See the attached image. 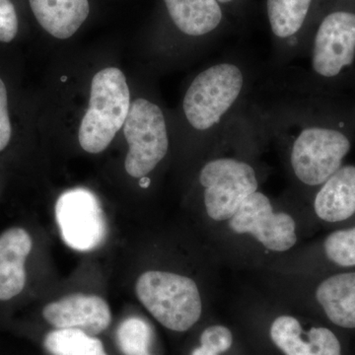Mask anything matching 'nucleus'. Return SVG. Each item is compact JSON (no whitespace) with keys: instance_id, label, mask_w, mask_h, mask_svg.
<instances>
[{"instance_id":"1","label":"nucleus","mask_w":355,"mask_h":355,"mask_svg":"<svg viewBox=\"0 0 355 355\" xmlns=\"http://www.w3.org/2000/svg\"><path fill=\"white\" fill-rule=\"evenodd\" d=\"M261 80L250 103L261 137L279 146L293 179L313 193L352 150L354 102L343 92L314 87L300 72Z\"/></svg>"},{"instance_id":"2","label":"nucleus","mask_w":355,"mask_h":355,"mask_svg":"<svg viewBox=\"0 0 355 355\" xmlns=\"http://www.w3.org/2000/svg\"><path fill=\"white\" fill-rule=\"evenodd\" d=\"M263 70L250 58L229 55L198 72L182 101L189 127L217 146L249 105Z\"/></svg>"},{"instance_id":"3","label":"nucleus","mask_w":355,"mask_h":355,"mask_svg":"<svg viewBox=\"0 0 355 355\" xmlns=\"http://www.w3.org/2000/svg\"><path fill=\"white\" fill-rule=\"evenodd\" d=\"M300 72L314 87L343 92L355 84V8L338 6L323 14L311 34Z\"/></svg>"},{"instance_id":"4","label":"nucleus","mask_w":355,"mask_h":355,"mask_svg":"<svg viewBox=\"0 0 355 355\" xmlns=\"http://www.w3.org/2000/svg\"><path fill=\"white\" fill-rule=\"evenodd\" d=\"M253 125L249 103L240 121L235 153L222 154L220 150V155L209 159L200 169L198 183L202 188L203 205L212 220H230L246 198L260 188V177L254 163L238 153Z\"/></svg>"},{"instance_id":"5","label":"nucleus","mask_w":355,"mask_h":355,"mask_svg":"<svg viewBox=\"0 0 355 355\" xmlns=\"http://www.w3.org/2000/svg\"><path fill=\"white\" fill-rule=\"evenodd\" d=\"M130 89L123 71L100 70L91 83L90 100L78 130V141L88 153H102L123 127L130 108Z\"/></svg>"},{"instance_id":"6","label":"nucleus","mask_w":355,"mask_h":355,"mask_svg":"<svg viewBox=\"0 0 355 355\" xmlns=\"http://www.w3.org/2000/svg\"><path fill=\"white\" fill-rule=\"evenodd\" d=\"M135 291L147 311L169 330H190L202 316L200 291L190 277L149 270L140 275Z\"/></svg>"},{"instance_id":"7","label":"nucleus","mask_w":355,"mask_h":355,"mask_svg":"<svg viewBox=\"0 0 355 355\" xmlns=\"http://www.w3.org/2000/svg\"><path fill=\"white\" fill-rule=\"evenodd\" d=\"M123 135L130 147L125 171L133 178L141 179L150 174L169 151V132L163 110L144 98L130 104Z\"/></svg>"},{"instance_id":"8","label":"nucleus","mask_w":355,"mask_h":355,"mask_svg":"<svg viewBox=\"0 0 355 355\" xmlns=\"http://www.w3.org/2000/svg\"><path fill=\"white\" fill-rule=\"evenodd\" d=\"M317 0H266V16L273 41L272 64L284 69L292 60L304 58Z\"/></svg>"},{"instance_id":"9","label":"nucleus","mask_w":355,"mask_h":355,"mask_svg":"<svg viewBox=\"0 0 355 355\" xmlns=\"http://www.w3.org/2000/svg\"><path fill=\"white\" fill-rule=\"evenodd\" d=\"M236 234H250L266 249L286 252L297 242L296 223L291 214L275 211L270 198L257 191L242 203L229 220Z\"/></svg>"},{"instance_id":"10","label":"nucleus","mask_w":355,"mask_h":355,"mask_svg":"<svg viewBox=\"0 0 355 355\" xmlns=\"http://www.w3.org/2000/svg\"><path fill=\"white\" fill-rule=\"evenodd\" d=\"M62 240L77 251L96 249L106 238L107 223L97 197L86 189L65 191L55 205Z\"/></svg>"},{"instance_id":"11","label":"nucleus","mask_w":355,"mask_h":355,"mask_svg":"<svg viewBox=\"0 0 355 355\" xmlns=\"http://www.w3.org/2000/svg\"><path fill=\"white\" fill-rule=\"evenodd\" d=\"M43 317L55 329H73L90 336L102 333L112 322L108 303L85 294H71L44 306Z\"/></svg>"},{"instance_id":"12","label":"nucleus","mask_w":355,"mask_h":355,"mask_svg":"<svg viewBox=\"0 0 355 355\" xmlns=\"http://www.w3.org/2000/svg\"><path fill=\"white\" fill-rule=\"evenodd\" d=\"M312 209L327 225L355 224V164H343L313 193Z\"/></svg>"},{"instance_id":"13","label":"nucleus","mask_w":355,"mask_h":355,"mask_svg":"<svg viewBox=\"0 0 355 355\" xmlns=\"http://www.w3.org/2000/svg\"><path fill=\"white\" fill-rule=\"evenodd\" d=\"M275 347L284 355H343L338 335L329 327H311L305 331L295 317L275 318L270 330Z\"/></svg>"},{"instance_id":"14","label":"nucleus","mask_w":355,"mask_h":355,"mask_svg":"<svg viewBox=\"0 0 355 355\" xmlns=\"http://www.w3.org/2000/svg\"><path fill=\"white\" fill-rule=\"evenodd\" d=\"M315 302L333 326L355 330V270L328 272L315 287Z\"/></svg>"},{"instance_id":"15","label":"nucleus","mask_w":355,"mask_h":355,"mask_svg":"<svg viewBox=\"0 0 355 355\" xmlns=\"http://www.w3.org/2000/svg\"><path fill=\"white\" fill-rule=\"evenodd\" d=\"M33 240L26 229L11 227L0 234V301L12 300L27 284L26 261Z\"/></svg>"},{"instance_id":"16","label":"nucleus","mask_w":355,"mask_h":355,"mask_svg":"<svg viewBox=\"0 0 355 355\" xmlns=\"http://www.w3.org/2000/svg\"><path fill=\"white\" fill-rule=\"evenodd\" d=\"M173 24L184 36L205 39L221 31L224 8L217 0H164Z\"/></svg>"},{"instance_id":"17","label":"nucleus","mask_w":355,"mask_h":355,"mask_svg":"<svg viewBox=\"0 0 355 355\" xmlns=\"http://www.w3.org/2000/svg\"><path fill=\"white\" fill-rule=\"evenodd\" d=\"M35 19L57 39H69L90 13L88 0H28Z\"/></svg>"},{"instance_id":"18","label":"nucleus","mask_w":355,"mask_h":355,"mask_svg":"<svg viewBox=\"0 0 355 355\" xmlns=\"http://www.w3.org/2000/svg\"><path fill=\"white\" fill-rule=\"evenodd\" d=\"M320 253L329 272L355 270V224L329 233L321 243Z\"/></svg>"},{"instance_id":"19","label":"nucleus","mask_w":355,"mask_h":355,"mask_svg":"<svg viewBox=\"0 0 355 355\" xmlns=\"http://www.w3.org/2000/svg\"><path fill=\"white\" fill-rule=\"evenodd\" d=\"M44 347L51 355H108L99 338L73 329L51 331Z\"/></svg>"},{"instance_id":"20","label":"nucleus","mask_w":355,"mask_h":355,"mask_svg":"<svg viewBox=\"0 0 355 355\" xmlns=\"http://www.w3.org/2000/svg\"><path fill=\"white\" fill-rule=\"evenodd\" d=\"M153 331L139 318H128L116 330V343L125 355H149Z\"/></svg>"},{"instance_id":"21","label":"nucleus","mask_w":355,"mask_h":355,"mask_svg":"<svg viewBox=\"0 0 355 355\" xmlns=\"http://www.w3.org/2000/svg\"><path fill=\"white\" fill-rule=\"evenodd\" d=\"M232 331L222 324L207 327L200 335V347L217 354L227 352L232 347Z\"/></svg>"},{"instance_id":"22","label":"nucleus","mask_w":355,"mask_h":355,"mask_svg":"<svg viewBox=\"0 0 355 355\" xmlns=\"http://www.w3.org/2000/svg\"><path fill=\"white\" fill-rule=\"evenodd\" d=\"M19 16L13 0H0V43L14 41L19 32Z\"/></svg>"},{"instance_id":"23","label":"nucleus","mask_w":355,"mask_h":355,"mask_svg":"<svg viewBox=\"0 0 355 355\" xmlns=\"http://www.w3.org/2000/svg\"><path fill=\"white\" fill-rule=\"evenodd\" d=\"M12 125L8 111V96L3 80L0 78V153L10 144Z\"/></svg>"},{"instance_id":"24","label":"nucleus","mask_w":355,"mask_h":355,"mask_svg":"<svg viewBox=\"0 0 355 355\" xmlns=\"http://www.w3.org/2000/svg\"><path fill=\"white\" fill-rule=\"evenodd\" d=\"M191 355H219L216 354V352H210V350H207L203 349L202 347H198L197 349L193 350Z\"/></svg>"},{"instance_id":"25","label":"nucleus","mask_w":355,"mask_h":355,"mask_svg":"<svg viewBox=\"0 0 355 355\" xmlns=\"http://www.w3.org/2000/svg\"><path fill=\"white\" fill-rule=\"evenodd\" d=\"M217 1H218L224 8L225 6H232L233 4L237 3L240 0H217Z\"/></svg>"},{"instance_id":"26","label":"nucleus","mask_w":355,"mask_h":355,"mask_svg":"<svg viewBox=\"0 0 355 355\" xmlns=\"http://www.w3.org/2000/svg\"><path fill=\"white\" fill-rule=\"evenodd\" d=\"M149 184H150V179L147 178V176L140 179L139 186L141 187V188H148Z\"/></svg>"},{"instance_id":"27","label":"nucleus","mask_w":355,"mask_h":355,"mask_svg":"<svg viewBox=\"0 0 355 355\" xmlns=\"http://www.w3.org/2000/svg\"><path fill=\"white\" fill-rule=\"evenodd\" d=\"M354 89H355V84H354ZM354 114H355V100L354 101Z\"/></svg>"},{"instance_id":"28","label":"nucleus","mask_w":355,"mask_h":355,"mask_svg":"<svg viewBox=\"0 0 355 355\" xmlns=\"http://www.w3.org/2000/svg\"><path fill=\"white\" fill-rule=\"evenodd\" d=\"M149 355H151V354H149Z\"/></svg>"}]
</instances>
